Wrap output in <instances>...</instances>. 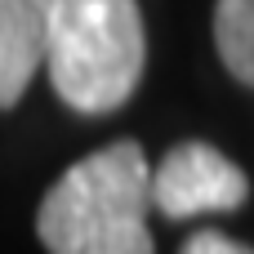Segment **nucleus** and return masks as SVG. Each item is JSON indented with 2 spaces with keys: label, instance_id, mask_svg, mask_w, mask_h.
Wrapping results in <instances>:
<instances>
[{
  "label": "nucleus",
  "instance_id": "nucleus-1",
  "mask_svg": "<svg viewBox=\"0 0 254 254\" xmlns=\"http://www.w3.org/2000/svg\"><path fill=\"white\" fill-rule=\"evenodd\" d=\"M147 174V152L134 138H116L67 165L36 210L45 254H156Z\"/></svg>",
  "mask_w": 254,
  "mask_h": 254
},
{
  "label": "nucleus",
  "instance_id": "nucleus-2",
  "mask_svg": "<svg viewBox=\"0 0 254 254\" xmlns=\"http://www.w3.org/2000/svg\"><path fill=\"white\" fill-rule=\"evenodd\" d=\"M147 36L138 0H54L45 71L80 116H112L143 80Z\"/></svg>",
  "mask_w": 254,
  "mask_h": 254
},
{
  "label": "nucleus",
  "instance_id": "nucleus-3",
  "mask_svg": "<svg viewBox=\"0 0 254 254\" xmlns=\"http://www.w3.org/2000/svg\"><path fill=\"white\" fill-rule=\"evenodd\" d=\"M147 201L165 219L232 214L250 201V179L214 143L188 138V143L170 147L165 161L147 174Z\"/></svg>",
  "mask_w": 254,
  "mask_h": 254
},
{
  "label": "nucleus",
  "instance_id": "nucleus-4",
  "mask_svg": "<svg viewBox=\"0 0 254 254\" xmlns=\"http://www.w3.org/2000/svg\"><path fill=\"white\" fill-rule=\"evenodd\" d=\"M54 0H0V112L22 103L27 85L45 67Z\"/></svg>",
  "mask_w": 254,
  "mask_h": 254
},
{
  "label": "nucleus",
  "instance_id": "nucleus-5",
  "mask_svg": "<svg viewBox=\"0 0 254 254\" xmlns=\"http://www.w3.org/2000/svg\"><path fill=\"white\" fill-rule=\"evenodd\" d=\"M214 45L223 67L254 85V0H219L214 4Z\"/></svg>",
  "mask_w": 254,
  "mask_h": 254
},
{
  "label": "nucleus",
  "instance_id": "nucleus-6",
  "mask_svg": "<svg viewBox=\"0 0 254 254\" xmlns=\"http://www.w3.org/2000/svg\"><path fill=\"white\" fill-rule=\"evenodd\" d=\"M179 254H254L246 241H232L228 232H214V228H201L196 237H188L183 241V250Z\"/></svg>",
  "mask_w": 254,
  "mask_h": 254
}]
</instances>
